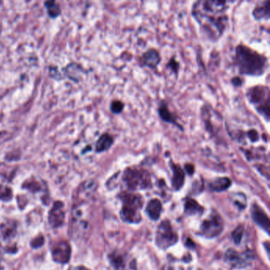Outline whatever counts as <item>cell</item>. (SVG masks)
I'll return each mask as SVG.
<instances>
[{
  "mask_svg": "<svg viewBox=\"0 0 270 270\" xmlns=\"http://www.w3.org/2000/svg\"><path fill=\"white\" fill-rule=\"evenodd\" d=\"M229 3L231 2L205 0L196 1L192 5V16L200 26L201 34L208 41L216 42L227 30Z\"/></svg>",
  "mask_w": 270,
  "mask_h": 270,
  "instance_id": "obj_1",
  "label": "cell"
},
{
  "mask_svg": "<svg viewBox=\"0 0 270 270\" xmlns=\"http://www.w3.org/2000/svg\"><path fill=\"white\" fill-rule=\"evenodd\" d=\"M234 64L241 76L259 77L269 68L268 58L247 45L240 44L235 50Z\"/></svg>",
  "mask_w": 270,
  "mask_h": 270,
  "instance_id": "obj_2",
  "label": "cell"
},
{
  "mask_svg": "<svg viewBox=\"0 0 270 270\" xmlns=\"http://www.w3.org/2000/svg\"><path fill=\"white\" fill-rule=\"evenodd\" d=\"M245 97L248 102L254 107L257 113L265 119L266 122L270 121V94L268 86L257 85L246 90Z\"/></svg>",
  "mask_w": 270,
  "mask_h": 270,
  "instance_id": "obj_3",
  "label": "cell"
},
{
  "mask_svg": "<svg viewBox=\"0 0 270 270\" xmlns=\"http://www.w3.org/2000/svg\"><path fill=\"white\" fill-rule=\"evenodd\" d=\"M123 205L121 216L123 220L127 223H136L141 220L139 210L143 205L141 196L132 193L123 194Z\"/></svg>",
  "mask_w": 270,
  "mask_h": 270,
  "instance_id": "obj_4",
  "label": "cell"
},
{
  "mask_svg": "<svg viewBox=\"0 0 270 270\" xmlns=\"http://www.w3.org/2000/svg\"><path fill=\"white\" fill-rule=\"evenodd\" d=\"M122 178L127 187L133 190L149 188L152 186L149 173L139 168H126L123 173Z\"/></svg>",
  "mask_w": 270,
  "mask_h": 270,
  "instance_id": "obj_5",
  "label": "cell"
},
{
  "mask_svg": "<svg viewBox=\"0 0 270 270\" xmlns=\"http://www.w3.org/2000/svg\"><path fill=\"white\" fill-rule=\"evenodd\" d=\"M201 117L205 130L211 136H215L220 129L222 117L210 106L205 104L201 107Z\"/></svg>",
  "mask_w": 270,
  "mask_h": 270,
  "instance_id": "obj_6",
  "label": "cell"
},
{
  "mask_svg": "<svg viewBox=\"0 0 270 270\" xmlns=\"http://www.w3.org/2000/svg\"><path fill=\"white\" fill-rule=\"evenodd\" d=\"M178 241L177 234L172 229L170 222L163 221L160 223L156 232V243L161 249H167L176 243Z\"/></svg>",
  "mask_w": 270,
  "mask_h": 270,
  "instance_id": "obj_7",
  "label": "cell"
},
{
  "mask_svg": "<svg viewBox=\"0 0 270 270\" xmlns=\"http://www.w3.org/2000/svg\"><path fill=\"white\" fill-rule=\"evenodd\" d=\"M223 219L216 213H213L201 224V234L206 238L219 236L223 231Z\"/></svg>",
  "mask_w": 270,
  "mask_h": 270,
  "instance_id": "obj_8",
  "label": "cell"
},
{
  "mask_svg": "<svg viewBox=\"0 0 270 270\" xmlns=\"http://www.w3.org/2000/svg\"><path fill=\"white\" fill-rule=\"evenodd\" d=\"M162 61L160 52L156 49H147L140 56L138 62L141 68H147L152 70H157L158 67Z\"/></svg>",
  "mask_w": 270,
  "mask_h": 270,
  "instance_id": "obj_9",
  "label": "cell"
},
{
  "mask_svg": "<svg viewBox=\"0 0 270 270\" xmlns=\"http://www.w3.org/2000/svg\"><path fill=\"white\" fill-rule=\"evenodd\" d=\"M225 258L233 267L243 268L244 266H246L248 262L251 260L253 255L250 251L240 254L235 250L230 249L226 252Z\"/></svg>",
  "mask_w": 270,
  "mask_h": 270,
  "instance_id": "obj_10",
  "label": "cell"
},
{
  "mask_svg": "<svg viewBox=\"0 0 270 270\" xmlns=\"http://www.w3.org/2000/svg\"><path fill=\"white\" fill-rule=\"evenodd\" d=\"M158 114L163 122L174 125L181 131H184V128L182 127V125L178 123L176 116L170 110L167 103L165 101L160 102V106L158 108Z\"/></svg>",
  "mask_w": 270,
  "mask_h": 270,
  "instance_id": "obj_11",
  "label": "cell"
},
{
  "mask_svg": "<svg viewBox=\"0 0 270 270\" xmlns=\"http://www.w3.org/2000/svg\"><path fill=\"white\" fill-rule=\"evenodd\" d=\"M71 256V247L66 242H60L53 250V257L55 262L66 263L69 261Z\"/></svg>",
  "mask_w": 270,
  "mask_h": 270,
  "instance_id": "obj_12",
  "label": "cell"
},
{
  "mask_svg": "<svg viewBox=\"0 0 270 270\" xmlns=\"http://www.w3.org/2000/svg\"><path fill=\"white\" fill-rule=\"evenodd\" d=\"M64 205L61 202H55L49 213V223L54 227L61 225L64 219Z\"/></svg>",
  "mask_w": 270,
  "mask_h": 270,
  "instance_id": "obj_13",
  "label": "cell"
},
{
  "mask_svg": "<svg viewBox=\"0 0 270 270\" xmlns=\"http://www.w3.org/2000/svg\"><path fill=\"white\" fill-rule=\"evenodd\" d=\"M252 217L258 225L260 226L263 229L266 230V232L270 231V219L268 216L266 215L260 207L254 205L252 208Z\"/></svg>",
  "mask_w": 270,
  "mask_h": 270,
  "instance_id": "obj_14",
  "label": "cell"
},
{
  "mask_svg": "<svg viewBox=\"0 0 270 270\" xmlns=\"http://www.w3.org/2000/svg\"><path fill=\"white\" fill-rule=\"evenodd\" d=\"M170 166L173 172L172 185L176 190H179L184 185L186 178L184 170H182V168L178 164L174 163L172 161H170Z\"/></svg>",
  "mask_w": 270,
  "mask_h": 270,
  "instance_id": "obj_15",
  "label": "cell"
},
{
  "mask_svg": "<svg viewBox=\"0 0 270 270\" xmlns=\"http://www.w3.org/2000/svg\"><path fill=\"white\" fill-rule=\"evenodd\" d=\"M269 1L262 2L256 5L254 10L252 11V15L257 21L266 20L270 19V6Z\"/></svg>",
  "mask_w": 270,
  "mask_h": 270,
  "instance_id": "obj_16",
  "label": "cell"
},
{
  "mask_svg": "<svg viewBox=\"0 0 270 270\" xmlns=\"http://www.w3.org/2000/svg\"><path fill=\"white\" fill-rule=\"evenodd\" d=\"M114 143V139L108 133H104L101 135L96 143V152L98 153L107 152L110 149Z\"/></svg>",
  "mask_w": 270,
  "mask_h": 270,
  "instance_id": "obj_17",
  "label": "cell"
},
{
  "mask_svg": "<svg viewBox=\"0 0 270 270\" xmlns=\"http://www.w3.org/2000/svg\"><path fill=\"white\" fill-rule=\"evenodd\" d=\"M146 212L151 219L156 220L160 218L162 212V204L158 199H152V201L148 203L146 208Z\"/></svg>",
  "mask_w": 270,
  "mask_h": 270,
  "instance_id": "obj_18",
  "label": "cell"
},
{
  "mask_svg": "<svg viewBox=\"0 0 270 270\" xmlns=\"http://www.w3.org/2000/svg\"><path fill=\"white\" fill-rule=\"evenodd\" d=\"M231 185V179L227 177H223V178H216L212 181L209 184V188L216 192H222L229 188Z\"/></svg>",
  "mask_w": 270,
  "mask_h": 270,
  "instance_id": "obj_19",
  "label": "cell"
},
{
  "mask_svg": "<svg viewBox=\"0 0 270 270\" xmlns=\"http://www.w3.org/2000/svg\"><path fill=\"white\" fill-rule=\"evenodd\" d=\"M185 210L188 215H194L203 211V208L198 203L191 198L187 199L185 204Z\"/></svg>",
  "mask_w": 270,
  "mask_h": 270,
  "instance_id": "obj_20",
  "label": "cell"
},
{
  "mask_svg": "<svg viewBox=\"0 0 270 270\" xmlns=\"http://www.w3.org/2000/svg\"><path fill=\"white\" fill-rule=\"evenodd\" d=\"M243 133H245V138H247L250 140V143H255L260 140V134L256 129H249L245 133L243 132Z\"/></svg>",
  "mask_w": 270,
  "mask_h": 270,
  "instance_id": "obj_21",
  "label": "cell"
},
{
  "mask_svg": "<svg viewBox=\"0 0 270 270\" xmlns=\"http://www.w3.org/2000/svg\"><path fill=\"white\" fill-rule=\"evenodd\" d=\"M45 6H46L48 12H49L50 16L53 17V18H55V17H57L59 15L60 10H59V6L55 2H45Z\"/></svg>",
  "mask_w": 270,
  "mask_h": 270,
  "instance_id": "obj_22",
  "label": "cell"
},
{
  "mask_svg": "<svg viewBox=\"0 0 270 270\" xmlns=\"http://www.w3.org/2000/svg\"><path fill=\"white\" fill-rule=\"evenodd\" d=\"M125 108V103L121 100H113L110 103V110L114 114H120Z\"/></svg>",
  "mask_w": 270,
  "mask_h": 270,
  "instance_id": "obj_23",
  "label": "cell"
},
{
  "mask_svg": "<svg viewBox=\"0 0 270 270\" xmlns=\"http://www.w3.org/2000/svg\"><path fill=\"white\" fill-rule=\"evenodd\" d=\"M166 68L175 76H178L179 70H180V63L177 60L176 58H171L166 64Z\"/></svg>",
  "mask_w": 270,
  "mask_h": 270,
  "instance_id": "obj_24",
  "label": "cell"
},
{
  "mask_svg": "<svg viewBox=\"0 0 270 270\" xmlns=\"http://www.w3.org/2000/svg\"><path fill=\"white\" fill-rule=\"evenodd\" d=\"M243 226H239V227H236V229L233 231L232 233V238H233V240L236 244H240V242H241L242 238L243 236Z\"/></svg>",
  "mask_w": 270,
  "mask_h": 270,
  "instance_id": "obj_25",
  "label": "cell"
},
{
  "mask_svg": "<svg viewBox=\"0 0 270 270\" xmlns=\"http://www.w3.org/2000/svg\"><path fill=\"white\" fill-rule=\"evenodd\" d=\"M110 261L111 263H112L113 266L116 267V268L120 269L124 266V264H123L124 262H123V259L121 256L114 255V254H113V255L110 256Z\"/></svg>",
  "mask_w": 270,
  "mask_h": 270,
  "instance_id": "obj_26",
  "label": "cell"
},
{
  "mask_svg": "<svg viewBox=\"0 0 270 270\" xmlns=\"http://www.w3.org/2000/svg\"><path fill=\"white\" fill-rule=\"evenodd\" d=\"M11 197V191L9 188L0 187V198L7 200Z\"/></svg>",
  "mask_w": 270,
  "mask_h": 270,
  "instance_id": "obj_27",
  "label": "cell"
},
{
  "mask_svg": "<svg viewBox=\"0 0 270 270\" xmlns=\"http://www.w3.org/2000/svg\"><path fill=\"white\" fill-rule=\"evenodd\" d=\"M231 82L235 87H241L243 85V80L240 76H236L231 79Z\"/></svg>",
  "mask_w": 270,
  "mask_h": 270,
  "instance_id": "obj_28",
  "label": "cell"
},
{
  "mask_svg": "<svg viewBox=\"0 0 270 270\" xmlns=\"http://www.w3.org/2000/svg\"><path fill=\"white\" fill-rule=\"evenodd\" d=\"M185 170L188 173L189 175H192L195 172V167L192 164L186 163L185 165Z\"/></svg>",
  "mask_w": 270,
  "mask_h": 270,
  "instance_id": "obj_29",
  "label": "cell"
},
{
  "mask_svg": "<svg viewBox=\"0 0 270 270\" xmlns=\"http://www.w3.org/2000/svg\"><path fill=\"white\" fill-rule=\"evenodd\" d=\"M44 243V239L43 238H37V239H36V240H34V241L33 242V245L34 246V247H38V246H40V245H42V243Z\"/></svg>",
  "mask_w": 270,
  "mask_h": 270,
  "instance_id": "obj_30",
  "label": "cell"
},
{
  "mask_svg": "<svg viewBox=\"0 0 270 270\" xmlns=\"http://www.w3.org/2000/svg\"><path fill=\"white\" fill-rule=\"evenodd\" d=\"M163 270H182V269L177 268L174 266H166L164 267Z\"/></svg>",
  "mask_w": 270,
  "mask_h": 270,
  "instance_id": "obj_31",
  "label": "cell"
},
{
  "mask_svg": "<svg viewBox=\"0 0 270 270\" xmlns=\"http://www.w3.org/2000/svg\"><path fill=\"white\" fill-rule=\"evenodd\" d=\"M69 270H89L88 269L82 267V266H78V267H75V268H71Z\"/></svg>",
  "mask_w": 270,
  "mask_h": 270,
  "instance_id": "obj_32",
  "label": "cell"
}]
</instances>
